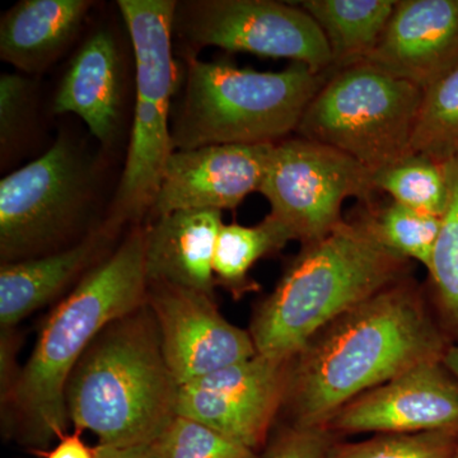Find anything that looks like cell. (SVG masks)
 <instances>
[{
  "mask_svg": "<svg viewBox=\"0 0 458 458\" xmlns=\"http://www.w3.org/2000/svg\"><path fill=\"white\" fill-rule=\"evenodd\" d=\"M89 0H22L0 22V57L25 73H41L80 35Z\"/></svg>",
  "mask_w": 458,
  "mask_h": 458,
  "instance_id": "d6986e66",
  "label": "cell"
},
{
  "mask_svg": "<svg viewBox=\"0 0 458 458\" xmlns=\"http://www.w3.org/2000/svg\"><path fill=\"white\" fill-rule=\"evenodd\" d=\"M333 72L292 63L259 72L186 57L179 108L171 117L174 150L218 144H276L297 131L304 111Z\"/></svg>",
  "mask_w": 458,
  "mask_h": 458,
  "instance_id": "5b68a950",
  "label": "cell"
},
{
  "mask_svg": "<svg viewBox=\"0 0 458 458\" xmlns=\"http://www.w3.org/2000/svg\"><path fill=\"white\" fill-rule=\"evenodd\" d=\"M157 458H262L210 428L177 415L155 443Z\"/></svg>",
  "mask_w": 458,
  "mask_h": 458,
  "instance_id": "4316f807",
  "label": "cell"
},
{
  "mask_svg": "<svg viewBox=\"0 0 458 458\" xmlns=\"http://www.w3.org/2000/svg\"><path fill=\"white\" fill-rule=\"evenodd\" d=\"M259 192L270 204V216L307 245L342 225L346 199L369 204L378 191L373 172L360 162L295 135L274 144Z\"/></svg>",
  "mask_w": 458,
  "mask_h": 458,
  "instance_id": "9c48e42d",
  "label": "cell"
},
{
  "mask_svg": "<svg viewBox=\"0 0 458 458\" xmlns=\"http://www.w3.org/2000/svg\"><path fill=\"white\" fill-rule=\"evenodd\" d=\"M445 165L450 203L427 270L434 316L452 345H458V155Z\"/></svg>",
  "mask_w": 458,
  "mask_h": 458,
  "instance_id": "7402d4cb",
  "label": "cell"
},
{
  "mask_svg": "<svg viewBox=\"0 0 458 458\" xmlns=\"http://www.w3.org/2000/svg\"><path fill=\"white\" fill-rule=\"evenodd\" d=\"M174 0H119L135 59L134 119L128 156L105 222L140 225L155 204L171 140V101L180 86L174 55Z\"/></svg>",
  "mask_w": 458,
  "mask_h": 458,
  "instance_id": "8992f818",
  "label": "cell"
},
{
  "mask_svg": "<svg viewBox=\"0 0 458 458\" xmlns=\"http://www.w3.org/2000/svg\"><path fill=\"white\" fill-rule=\"evenodd\" d=\"M458 429L377 434L355 443H335L328 458H454Z\"/></svg>",
  "mask_w": 458,
  "mask_h": 458,
  "instance_id": "484cf974",
  "label": "cell"
},
{
  "mask_svg": "<svg viewBox=\"0 0 458 458\" xmlns=\"http://www.w3.org/2000/svg\"><path fill=\"white\" fill-rule=\"evenodd\" d=\"M443 364H445V369H447L448 372L454 376V378L456 379L458 384V345L457 344H454L448 348L447 352H445V358H443Z\"/></svg>",
  "mask_w": 458,
  "mask_h": 458,
  "instance_id": "1f68e13d",
  "label": "cell"
},
{
  "mask_svg": "<svg viewBox=\"0 0 458 458\" xmlns=\"http://www.w3.org/2000/svg\"><path fill=\"white\" fill-rule=\"evenodd\" d=\"M452 344L424 292L405 278L322 328L291 361L283 409L321 427L355 397L429 361Z\"/></svg>",
  "mask_w": 458,
  "mask_h": 458,
  "instance_id": "6da1fadb",
  "label": "cell"
},
{
  "mask_svg": "<svg viewBox=\"0 0 458 458\" xmlns=\"http://www.w3.org/2000/svg\"><path fill=\"white\" fill-rule=\"evenodd\" d=\"M325 429L334 436L458 429V384L443 361L406 370L344 405Z\"/></svg>",
  "mask_w": 458,
  "mask_h": 458,
  "instance_id": "4fadbf2b",
  "label": "cell"
},
{
  "mask_svg": "<svg viewBox=\"0 0 458 458\" xmlns=\"http://www.w3.org/2000/svg\"><path fill=\"white\" fill-rule=\"evenodd\" d=\"M291 361L256 354L180 386L177 415L259 452L284 405Z\"/></svg>",
  "mask_w": 458,
  "mask_h": 458,
  "instance_id": "8fae6325",
  "label": "cell"
},
{
  "mask_svg": "<svg viewBox=\"0 0 458 458\" xmlns=\"http://www.w3.org/2000/svg\"><path fill=\"white\" fill-rule=\"evenodd\" d=\"M147 291L140 225L129 231L45 321L31 357L2 394L8 434L35 450L68 434L69 377L105 327L147 303Z\"/></svg>",
  "mask_w": 458,
  "mask_h": 458,
  "instance_id": "7a4b0ae2",
  "label": "cell"
},
{
  "mask_svg": "<svg viewBox=\"0 0 458 458\" xmlns=\"http://www.w3.org/2000/svg\"><path fill=\"white\" fill-rule=\"evenodd\" d=\"M454 458H458V447H457V451H456V454H454Z\"/></svg>",
  "mask_w": 458,
  "mask_h": 458,
  "instance_id": "d6a6232c",
  "label": "cell"
},
{
  "mask_svg": "<svg viewBox=\"0 0 458 458\" xmlns=\"http://www.w3.org/2000/svg\"><path fill=\"white\" fill-rule=\"evenodd\" d=\"M364 64L426 90L458 68V0H397Z\"/></svg>",
  "mask_w": 458,
  "mask_h": 458,
  "instance_id": "9a60e30c",
  "label": "cell"
},
{
  "mask_svg": "<svg viewBox=\"0 0 458 458\" xmlns=\"http://www.w3.org/2000/svg\"><path fill=\"white\" fill-rule=\"evenodd\" d=\"M274 144H218L174 150L147 218L177 210H234L259 191Z\"/></svg>",
  "mask_w": 458,
  "mask_h": 458,
  "instance_id": "5bb4252c",
  "label": "cell"
},
{
  "mask_svg": "<svg viewBox=\"0 0 458 458\" xmlns=\"http://www.w3.org/2000/svg\"><path fill=\"white\" fill-rule=\"evenodd\" d=\"M98 165L62 135L38 159L0 181L2 264L54 254L82 241L99 225ZM102 223V222H101Z\"/></svg>",
  "mask_w": 458,
  "mask_h": 458,
  "instance_id": "52a82bcc",
  "label": "cell"
},
{
  "mask_svg": "<svg viewBox=\"0 0 458 458\" xmlns=\"http://www.w3.org/2000/svg\"><path fill=\"white\" fill-rule=\"evenodd\" d=\"M377 191L419 212L443 216L450 203L445 162L411 153L373 174Z\"/></svg>",
  "mask_w": 458,
  "mask_h": 458,
  "instance_id": "cb8c5ba5",
  "label": "cell"
},
{
  "mask_svg": "<svg viewBox=\"0 0 458 458\" xmlns=\"http://www.w3.org/2000/svg\"><path fill=\"white\" fill-rule=\"evenodd\" d=\"M222 212L177 210L144 227V267L148 283L214 294L213 261Z\"/></svg>",
  "mask_w": 458,
  "mask_h": 458,
  "instance_id": "ac0fdd59",
  "label": "cell"
},
{
  "mask_svg": "<svg viewBox=\"0 0 458 458\" xmlns=\"http://www.w3.org/2000/svg\"><path fill=\"white\" fill-rule=\"evenodd\" d=\"M412 153L439 162L458 155V68L424 90Z\"/></svg>",
  "mask_w": 458,
  "mask_h": 458,
  "instance_id": "d4e9b609",
  "label": "cell"
},
{
  "mask_svg": "<svg viewBox=\"0 0 458 458\" xmlns=\"http://www.w3.org/2000/svg\"><path fill=\"white\" fill-rule=\"evenodd\" d=\"M119 229L102 222L75 245L0 267V327L9 333L36 310L77 285L114 250Z\"/></svg>",
  "mask_w": 458,
  "mask_h": 458,
  "instance_id": "e0dca14e",
  "label": "cell"
},
{
  "mask_svg": "<svg viewBox=\"0 0 458 458\" xmlns=\"http://www.w3.org/2000/svg\"><path fill=\"white\" fill-rule=\"evenodd\" d=\"M40 458H96V450L83 441L82 430L75 429L57 439L51 450L42 451Z\"/></svg>",
  "mask_w": 458,
  "mask_h": 458,
  "instance_id": "f546056e",
  "label": "cell"
},
{
  "mask_svg": "<svg viewBox=\"0 0 458 458\" xmlns=\"http://www.w3.org/2000/svg\"><path fill=\"white\" fill-rule=\"evenodd\" d=\"M397 0H302L294 2L318 23L327 38L333 66L360 64L377 47Z\"/></svg>",
  "mask_w": 458,
  "mask_h": 458,
  "instance_id": "ffe728a7",
  "label": "cell"
},
{
  "mask_svg": "<svg viewBox=\"0 0 458 458\" xmlns=\"http://www.w3.org/2000/svg\"><path fill=\"white\" fill-rule=\"evenodd\" d=\"M355 218L386 249L410 261L429 267L434 247L442 227L443 216L419 212L396 203L361 204Z\"/></svg>",
  "mask_w": 458,
  "mask_h": 458,
  "instance_id": "603a6c76",
  "label": "cell"
},
{
  "mask_svg": "<svg viewBox=\"0 0 458 458\" xmlns=\"http://www.w3.org/2000/svg\"><path fill=\"white\" fill-rule=\"evenodd\" d=\"M35 110V86L29 78L5 73L0 77V157L2 165L25 143Z\"/></svg>",
  "mask_w": 458,
  "mask_h": 458,
  "instance_id": "83f0119b",
  "label": "cell"
},
{
  "mask_svg": "<svg viewBox=\"0 0 458 458\" xmlns=\"http://www.w3.org/2000/svg\"><path fill=\"white\" fill-rule=\"evenodd\" d=\"M411 261L394 254L357 218L302 249L274 291L256 307L250 335L256 352L293 360L322 328L370 297L409 278Z\"/></svg>",
  "mask_w": 458,
  "mask_h": 458,
  "instance_id": "3957f363",
  "label": "cell"
},
{
  "mask_svg": "<svg viewBox=\"0 0 458 458\" xmlns=\"http://www.w3.org/2000/svg\"><path fill=\"white\" fill-rule=\"evenodd\" d=\"M110 30L90 33L69 62L53 99V113L74 114L105 148L122 134L125 68Z\"/></svg>",
  "mask_w": 458,
  "mask_h": 458,
  "instance_id": "2e32d148",
  "label": "cell"
},
{
  "mask_svg": "<svg viewBox=\"0 0 458 458\" xmlns=\"http://www.w3.org/2000/svg\"><path fill=\"white\" fill-rule=\"evenodd\" d=\"M147 306L158 327L165 363L179 386L258 354L249 331L223 318L212 295L148 283Z\"/></svg>",
  "mask_w": 458,
  "mask_h": 458,
  "instance_id": "7c38bea8",
  "label": "cell"
},
{
  "mask_svg": "<svg viewBox=\"0 0 458 458\" xmlns=\"http://www.w3.org/2000/svg\"><path fill=\"white\" fill-rule=\"evenodd\" d=\"M423 92L360 63L328 78L294 134L334 148L375 174L411 155Z\"/></svg>",
  "mask_w": 458,
  "mask_h": 458,
  "instance_id": "ba28073f",
  "label": "cell"
},
{
  "mask_svg": "<svg viewBox=\"0 0 458 458\" xmlns=\"http://www.w3.org/2000/svg\"><path fill=\"white\" fill-rule=\"evenodd\" d=\"M291 241H294L291 232L270 214L251 227L223 225L214 252L216 284L225 286L236 298L242 297L254 289L249 273L256 262L280 251Z\"/></svg>",
  "mask_w": 458,
  "mask_h": 458,
  "instance_id": "44dd1931",
  "label": "cell"
},
{
  "mask_svg": "<svg viewBox=\"0 0 458 458\" xmlns=\"http://www.w3.org/2000/svg\"><path fill=\"white\" fill-rule=\"evenodd\" d=\"M335 439L325 428L288 424L270 437L262 458H328Z\"/></svg>",
  "mask_w": 458,
  "mask_h": 458,
  "instance_id": "f1b7e54d",
  "label": "cell"
},
{
  "mask_svg": "<svg viewBox=\"0 0 458 458\" xmlns=\"http://www.w3.org/2000/svg\"><path fill=\"white\" fill-rule=\"evenodd\" d=\"M180 386L147 303L111 322L69 377L65 403L75 429L98 445H155L177 417Z\"/></svg>",
  "mask_w": 458,
  "mask_h": 458,
  "instance_id": "277c9868",
  "label": "cell"
},
{
  "mask_svg": "<svg viewBox=\"0 0 458 458\" xmlns=\"http://www.w3.org/2000/svg\"><path fill=\"white\" fill-rule=\"evenodd\" d=\"M172 32L188 51L194 50L192 56L204 47H219L289 59L315 73L333 72L324 33L294 2L183 0L176 3Z\"/></svg>",
  "mask_w": 458,
  "mask_h": 458,
  "instance_id": "30bf717a",
  "label": "cell"
},
{
  "mask_svg": "<svg viewBox=\"0 0 458 458\" xmlns=\"http://www.w3.org/2000/svg\"><path fill=\"white\" fill-rule=\"evenodd\" d=\"M95 450L96 458H157L155 445H98Z\"/></svg>",
  "mask_w": 458,
  "mask_h": 458,
  "instance_id": "4dcf8cb0",
  "label": "cell"
}]
</instances>
